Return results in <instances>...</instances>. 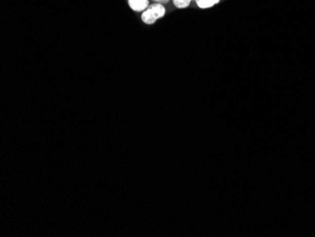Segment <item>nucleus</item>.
<instances>
[{"instance_id": "nucleus-5", "label": "nucleus", "mask_w": 315, "mask_h": 237, "mask_svg": "<svg viewBox=\"0 0 315 237\" xmlns=\"http://www.w3.org/2000/svg\"><path fill=\"white\" fill-rule=\"evenodd\" d=\"M154 3H158V4H162V5H165L167 3H169L170 0H152Z\"/></svg>"}, {"instance_id": "nucleus-4", "label": "nucleus", "mask_w": 315, "mask_h": 237, "mask_svg": "<svg viewBox=\"0 0 315 237\" xmlns=\"http://www.w3.org/2000/svg\"><path fill=\"white\" fill-rule=\"evenodd\" d=\"M192 0H173V3L178 9H186L190 6Z\"/></svg>"}, {"instance_id": "nucleus-3", "label": "nucleus", "mask_w": 315, "mask_h": 237, "mask_svg": "<svg viewBox=\"0 0 315 237\" xmlns=\"http://www.w3.org/2000/svg\"><path fill=\"white\" fill-rule=\"evenodd\" d=\"M200 9H210L218 4L220 0H194Z\"/></svg>"}, {"instance_id": "nucleus-6", "label": "nucleus", "mask_w": 315, "mask_h": 237, "mask_svg": "<svg viewBox=\"0 0 315 237\" xmlns=\"http://www.w3.org/2000/svg\"><path fill=\"white\" fill-rule=\"evenodd\" d=\"M192 1H194V0H192Z\"/></svg>"}, {"instance_id": "nucleus-2", "label": "nucleus", "mask_w": 315, "mask_h": 237, "mask_svg": "<svg viewBox=\"0 0 315 237\" xmlns=\"http://www.w3.org/2000/svg\"><path fill=\"white\" fill-rule=\"evenodd\" d=\"M129 6L134 12L142 13L149 6V0H128Z\"/></svg>"}, {"instance_id": "nucleus-1", "label": "nucleus", "mask_w": 315, "mask_h": 237, "mask_svg": "<svg viewBox=\"0 0 315 237\" xmlns=\"http://www.w3.org/2000/svg\"><path fill=\"white\" fill-rule=\"evenodd\" d=\"M165 14H166V9L165 8V5L153 3L142 13L141 18L144 24L152 25L159 19L163 18Z\"/></svg>"}]
</instances>
